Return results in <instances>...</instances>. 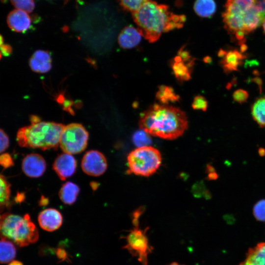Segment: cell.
Here are the masks:
<instances>
[{
  "label": "cell",
  "instance_id": "obj_31",
  "mask_svg": "<svg viewBox=\"0 0 265 265\" xmlns=\"http://www.w3.org/2000/svg\"><path fill=\"white\" fill-rule=\"evenodd\" d=\"M232 96L234 101L241 104L246 102L249 97V94L245 90L238 89L234 92Z\"/></svg>",
  "mask_w": 265,
  "mask_h": 265
},
{
  "label": "cell",
  "instance_id": "obj_19",
  "mask_svg": "<svg viewBox=\"0 0 265 265\" xmlns=\"http://www.w3.org/2000/svg\"><path fill=\"white\" fill-rule=\"evenodd\" d=\"M79 192L80 188L76 184L67 182L60 188L59 197L63 203L71 205L76 201Z\"/></svg>",
  "mask_w": 265,
  "mask_h": 265
},
{
  "label": "cell",
  "instance_id": "obj_38",
  "mask_svg": "<svg viewBox=\"0 0 265 265\" xmlns=\"http://www.w3.org/2000/svg\"><path fill=\"white\" fill-rule=\"evenodd\" d=\"M31 124H35L41 121L40 118L37 116L32 115L30 118Z\"/></svg>",
  "mask_w": 265,
  "mask_h": 265
},
{
  "label": "cell",
  "instance_id": "obj_9",
  "mask_svg": "<svg viewBox=\"0 0 265 265\" xmlns=\"http://www.w3.org/2000/svg\"><path fill=\"white\" fill-rule=\"evenodd\" d=\"M81 167L86 174L92 176H99L106 170L107 161L104 155L96 150H90L83 156Z\"/></svg>",
  "mask_w": 265,
  "mask_h": 265
},
{
  "label": "cell",
  "instance_id": "obj_40",
  "mask_svg": "<svg viewBox=\"0 0 265 265\" xmlns=\"http://www.w3.org/2000/svg\"><path fill=\"white\" fill-rule=\"evenodd\" d=\"M8 265H23V264L19 261H13L11 262Z\"/></svg>",
  "mask_w": 265,
  "mask_h": 265
},
{
  "label": "cell",
  "instance_id": "obj_6",
  "mask_svg": "<svg viewBox=\"0 0 265 265\" xmlns=\"http://www.w3.org/2000/svg\"><path fill=\"white\" fill-rule=\"evenodd\" d=\"M161 155L156 148L150 146L137 147L127 157L128 172L149 177L154 174L161 163Z\"/></svg>",
  "mask_w": 265,
  "mask_h": 265
},
{
  "label": "cell",
  "instance_id": "obj_28",
  "mask_svg": "<svg viewBox=\"0 0 265 265\" xmlns=\"http://www.w3.org/2000/svg\"><path fill=\"white\" fill-rule=\"evenodd\" d=\"M253 214L257 220L265 222V199L258 201L254 205Z\"/></svg>",
  "mask_w": 265,
  "mask_h": 265
},
{
  "label": "cell",
  "instance_id": "obj_3",
  "mask_svg": "<svg viewBox=\"0 0 265 265\" xmlns=\"http://www.w3.org/2000/svg\"><path fill=\"white\" fill-rule=\"evenodd\" d=\"M132 16L142 36L150 43L157 41L163 33L182 27L186 20L184 15L174 14L167 5L152 0L145 2Z\"/></svg>",
  "mask_w": 265,
  "mask_h": 265
},
{
  "label": "cell",
  "instance_id": "obj_21",
  "mask_svg": "<svg viewBox=\"0 0 265 265\" xmlns=\"http://www.w3.org/2000/svg\"><path fill=\"white\" fill-rule=\"evenodd\" d=\"M156 97L160 104L165 105L180 100V96L176 93L172 87L164 85L159 86Z\"/></svg>",
  "mask_w": 265,
  "mask_h": 265
},
{
  "label": "cell",
  "instance_id": "obj_20",
  "mask_svg": "<svg viewBox=\"0 0 265 265\" xmlns=\"http://www.w3.org/2000/svg\"><path fill=\"white\" fill-rule=\"evenodd\" d=\"M193 9L199 16L211 18L216 12V4L214 0H196Z\"/></svg>",
  "mask_w": 265,
  "mask_h": 265
},
{
  "label": "cell",
  "instance_id": "obj_13",
  "mask_svg": "<svg viewBox=\"0 0 265 265\" xmlns=\"http://www.w3.org/2000/svg\"><path fill=\"white\" fill-rule=\"evenodd\" d=\"M38 221L40 226L44 230L53 232L58 229L62 223V216L57 210L46 209L39 214Z\"/></svg>",
  "mask_w": 265,
  "mask_h": 265
},
{
  "label": "cell",
  "instance_id": "obj_32",
  "mask_svg": "<svg viewBox=\"0 0 265 265\" xmlns=\"http://www.w3.org/2000/svg\"><path fill=\"white\" fill-rule=\"evenodd\" d=\"M0 163L4 168H7L14 165L12 158L8 153H4L0 155Z\"/></svg>",
  "mask_w": 265,
  "mask_h": 265
},
{
  "label": "cell",
  "instance_id": "obj_23",
  "mask_svg": "<svg viewBox=\"0 0 265 265\" xmlns=\"http://www.w3.org/2000/svg\"><path fill=\"white\" fill-rule=\"evenodd\" d=\"M0 263L6 264L13 260L16 254V249L13 243L7 239L1 237Z\"/></svg>",
  "mask_w": 265,
  "mask_h": 265
},
{
  "label": "cell",
  "instance_id": "obj_45",
  "mask_svg": "<svg viewBox=\"0 0 265 265\" xmlns=\"http://www.w3.org/2000/svg\"><path fill=\"white\" fill-rule=\"evenodd\" d=\"M168 265H181V264H180L177 262H172L171 263H170V264Z\"/></svg>",
  "mask_w": 265,
  "mask_h": 265
},
{
  "label": "cell",
  "instance_id": "obj_29",
  "mask_svg": "<svg viewBox=\"0 0 265 265\" xmlns=\"http://www.w3.org/2000/svg\"><path fill=\"white\" fill-rule=\"evenodd\" d=\"M177 55L179 56L185 63H186L189 68L193 69L194 65L195 58H193L190 55L189 51L185 48V46H182L177 53Z\"/></svg>",
  "mask_w": 265,
  "mask_h": 265
},
{
  "label": "cell",
  "instance_id": "obj_39",
  "mask_svg": "<svg viewBox=\"0 0 265 265\" xmlns=\"http://www.w3.org/2000/svg\"><path fill=\"white\" fill-rule=\"evenodd\" d=\"M24 198V194L20 193V194H18L17 195V197L16 198V201L18 202H20L23 201Z\"/></svg>",
  "mask_w": 265,
  "mask_h": 265
},
{
  "label": "cell",
  "instance_id": "obj_26",
  "mask_svg": "<svg viewBox=\"0 0 265 265\" xmlns=\"http://www.w3.org/2000/svg\"><path fill=\"white\" fill-rule=\"evenodd\" d=\"M151 0H119L121 6L132 13L138 10L145 2Z\"/></svg>",
  "mask_w": 265,
  "mask_h": 265
},
{
  "label": "cell",
  "instance_id": "obj_4",
  "mask_svg": "<svg viewBox=\"0 0 265 265\" xmlns=\"http://www.w3.org/2000/svg\"><path fill=\"white\" fill-rule=\"evenodd\" d=\"M65 125L53 122L40 121L21 128L17 133V141L22 147L46 150L56 149Z\"/></svg>",
  "mask_w": 265,
  "mask_h": 265
},
{
  "label": "cell",
  "instance_id": "obj_15",
  "mask_svg": "<svg viewBox=\"0 0 265 265\" xmlns=\"http://www.w3.org/2000/svg\"><path fill=\"white\" fill-rule=\"evenodd\" d=\"M142 36L138 29L132 26H128L124 27L119 33L118 42L123 49H130L139 44Z\"/></svg>",
  "mask_w": 265,
  "mask_h": 265
},
{
  "label": "cell",
  "instance_id": "obj_11",
  "mask_svg": "<svg viewBox=\"0 0 265 265\" xmlns=\"http://www.w3.org/2000/svg\"><path fill=\"white\" fill-rule=\"evenodd\" d=\"M53 167L59 178L64 181L74 174L77 167V161L71 154L64 152L56 158Z\"/></svg>",
  "mask_w": 265,
  "mask_h": 265
},
{
  "label": "cell",
  "instance_id": "obj_37",
  "mask_svg": "<svg viewBox=\"0 0 265 265\" xmlns=\"http://www.w3.org/2000/svg\"><path fill=\"white\" fill-rule=\"evenodd\" d=\"M48 199L42 196L40 200L39 201V204L41 206H46L48 204Z\"/></svg>",
  "mask_w": 265,
  "mask_h": 265
},
{
  "label": "cell",
  "instance_id": "obj_10",
  "mask_svg": "<svg viewBox=\"0 0 265 265\" xmlns=\"http://www.w3.org/2000/svg\"><path fill=\"white\" fill-rule=\"evenodd\" d=\"M22 168L26 176L31 178H38L45 172L46 163L40 155L32 153L27 155L24 158Z\"/></svg>",
  "mask_w": 265,
  "mask_h": 265
},
{
  "label": "cell",
  "instance_id": "obj_33",
  "mask_svg": "<svg viewBox=\"0 0 265 265\" xmlns=\"http://www.w3.org/2000/svg\"><path fill=\"white\" fill-rule=\"evenodd\" d=\"M0 153H2L8 148L9 146V139H8L7 135L2 129H0Z\"/></svg>",
  "mask_w": 265,
  "mask_h": 265
},
{
  "label": "cell",
  "instance_id": "obj_7",
  "mask_svg": "<svg viewBox=\"0 0 265 265\" xmlns=\"http://www.w3.org/2000/svg\"><path fill=\"white\" fill-rule=\"evenodd\" d=\"M148 229L147 227L142 230L139 228V224L135 225L127 236L122 237L127 242L123 249H126L132 257H137L141 265H148V255L153 249L147 236Z\"/></svg>",
  "mask_w": 265,
  "mask_h": 265
},
{
  "label": "cell",
  "instance_id": "obj_35",
  "mask_svg": "<svg viewBox=\"0 0 265 265\" xmlns=\"http://www.w3.org/2000/svg\"><path fill=\"white\" fill-rule=\"evenodd\" d=\"M12 47L7 44L0 45V57L2 55L4 56H9L12 53Z\"/></svg>",
  "mask_w": 265,
  "mask_h": 265
},
{
  "label": "cell",
  "instance_id": "obj_34",
  "mask_svg": "<svg viewBox=\"0 0 265 265\" xmlns=\"http://www.w3.org/2000/svg\"><path fill=\"white\" fill-rule=\"evenodd\" d=\"M55 252L56 257L59 261H70L68 254L64 249L61 247H58L55 249Z\"/></svg>",
  "mask_w": 265,
  "mask_h": 265
},
{
  "label": "cell",
  "instance_id": "obj_1",
  "mask_svg": "<svg viewBox=\"0 0 265 265\" xmlns=\"http://www.w3.org/2000/svg\"><path fill=\"white\" fill-rule=\"evenodd\" d=\"M222 18L227 32L243 44L265 18V0H226Z\"/></svg>",
  "mask_w": 265,
  "mask_h": 265
},
{
  "label": "cell",
  "instance_id": "obj_30",
  "mask_svg": "<svg viewBox=\"0 0 265 265\" xmlns=\"http://www.w3.org/2000/svg\"><path fill=\"white\" fill-rule=\"evenodd\" d=\"M191 106L193 109L205 111L208 108V102L204 96L197 95L193 98Z\"/></svg>",
  "mask_w": 265,
  "mask_h": 265
},
{
  "label": "cell",
  "instance_id": "obj_17",
  "mask_svg": "<svg viewBox=\"0 0 265 265\" xmlns=\"http://www.w3.org/2000/svg\"><path fill=\"white\" fill-rule=\"evenodd\" d=\"M239 265H265V242L249 249L245 259Z\"/></svg>",
  "mask_w": 265,
  "mask_h": 265
},
{
  "label": "cell",
  "instance_id": "obj_24",
  "mask_svg": "<svg viewBox=\"0 0 265 265\" xmlns=\"http://www.w3.org/2000/svg\"><path fill=\"white\" fill-rule=\"evenodd\" d=\"M0 206L1 212L10 206V185L2 175L0 177Z\"/></svg>",
  "mask_w": 265,
  "mask_h": 265
},
{
  "label": "cell",
  "instance_id": "obj_41",
  "mask_svg": "<svg viewBox=\"0 0 265 265\" xmlns=\"http://www.w3.org/2000/svg\"><path fill=\"white\" fill-rule=\"evenodd\" d=\"M90 186L93 190H95L98 186V184L97 182H92L90 183Z\"/></svg>",
  "mask_w": 265,
  "mask_h": 265
},
{
  "label": "cell",
  "instance_id": "obj_16",
  "mask_svg": "<svg viewBox=\"0 0 265 265\" xmlns=\"http://www.w3.org/2000/svg\"><path fill=\"white\" fill-rule=\"evenodd\" d=\"M31 69L36 73H45L52 68V57L50 53L46 51L37 50L29 59Z\"/></svg>",
  "mask_w": 265,
  "mask_h": 265
},
{
  "label": "cell",
  "instance_id": "obj_36",
  "mask_svg": "<svg viewBox=\"0 0 265 265\" xmlns=\"http://www.w3.org/2000/svg\"><path fill=\"white\" fill-rule=\"evenodd\" d=\"M207 171L208 172V178L209 180H215L218 178V174L215 172L213 167L210 165H208L207 167Z\"/></svg>",
  "mask_w": 265,
  "mask_h": 265
},
{
  "label": "cell",
  "instance_id": "obj_22",
  "mask_svg": "<svg viewBox=\"0 0 265 265\" xmlns=\"http://www.w3.org/2000/svg\"><path fill=\"white\" fill-rule=\"evenodd\" d=\"M251 115L261 128H265V96L258 98L252 104Z\"/></svg>",
  "mask_w": 265,
  "mask_h": 265
},
{
  "label": "cell",
  "instance_id": "obj_2",
  "mask_svg": "<svg viewBox=\"0 0 265 265\" xmlns=\"http://www.w3.org/2000/svg\"><path fill=\"white\" fill-rule=\"evenodd\" d=\"M139 126L150 135L173 140L187 129L188 120L185 112L179 108L154 104L141 113Z\"/></svg>",
  "mask_w": 265,
  "mask_h": 265
},
{
  "label": "cell",
  "instance_id": "obj_5",
  "mask_svg": "<svg viewBox=\"0 0 265 265\" xmlns=\"http://www.w3.org/2000/svg\"><path fill=\"white\" fill-rule=\"evenodd\" d=\"M1 237L12 241L20 247L35 243L39 238L38 229L28 214L23 217L9 212L0 216Z\"/></svg>",
  "mask_w": 265,
  "mask_h": 265
},
{
  "label": "cell",
  "instance_id": "obj_12",
  "mask_svg": "<svg viewBox=\"0 0 265 265\" xmlns=\"http://www.w3.org/2000/svg\"><path fill=\"white\" fill-rule=\"evenodd\" d=\"M31 19L26 11L19 9L11 11L7 17L9 27L13 31L25 33L31 28Z\"/></svg>",
  "mask_w": 265,
  "mask_h": 265
},
{
  "label": "cell",
  "instance_id": "obj_44",
  "mask_svg": "<svg viewBox=\"0 0 265 265\" xmlns=\"http://www.w3.org/2000/svg\"><path fill=\"white\" fill-rule=\"evenodd\" d=\"M262 26H263V30H264V32L265 33V18L264 19L263 22V23H262Z\"/></svg>",
  "mask_w": 265,
  "mask_h": 265
},
{
  "label": "cell",
  "instance_id": "obj_8",
  "mask_svg": "<svg viewBox=\"0 0 265 265\" xmlns=\"http://www.w3.org/2000/svg\"><path fill=\"white\" fill-rule=\"evenodd\" d=\"M88 139V133L82 125L72 123L65 126L60 136L59 146L64 153L77 154L85 149Z\"/></svg>",
  "mask_w": 265,
  "mask_h": 265
},
{
  "label": "cell",
  "instance_id": "obj_14",
  "mask_svg": "<svg viewBox=\"0 0 265 265\" xmlns=\"http://www.w3.org/2000/svg\"><path fill=\"white\" fill-rule=\"evenodd\" d=\"M246 56L237 49L225 51L221 57L220 64L225 73L238 70Z\"/></svg>",
  "mask_w": 265,
  "mask_h": 265
},
{
  "label": "cell",
  "instance_id": "obj_42",
  "mask_svg": "<svg viewBox=\"0 0 265 265\" xmlns=\"http://www.w3.org/2000/svg\"><path fill=\"white\" fill-rule=\"evenodd\" d=\"M204 61L205 63H209L212 61V58L211 57L207 56L204 58Z\"/></svg>",
  "mask_w": 265,
  "mask_h": 265
},
{
  "label": "cell",
  "instance_id": "obj_43",
  "mask_svg": "<svg viewBox=\"0 0 265 265\" xmlns=\"http://www.w3.org/2000/svg\"><path fill=\"white\" fill-rule=\"evenodd\" d=\"M259 153L260 156H264L265 155V150L263 148H260L259 150Z\"/></svg>",
  "mask_w": 265,
  "mask_h": 265
},
{
  "label": "cell",
  "instance_id": "obj_27",
  "mask_svg": "<svg viewBox=\"0 0 265 265\" xmlns=\"http://www.w3.org/2000/svg\"><path fill=\"white\" fill-rule=\"evenodd\" d=\"M12 4L17 9L27 13H31L35 7L33 0H10Z\"/></svg>",
  "mask_w": 265,
  "mask_h": 265
},
{
  "label": "cell",
  "instance_id": "obj_18",
  "mask_svg": "<svg viewBox=\"0 0 265 265\" xmlns=\"http://www.w3.org/2000/svg\"><path fill=\"white\" fill-rule=\"evenodd\" d=\"M170 65L173 73L178 80L183 82L191 79L193 69L183 61L179 56L174 57L170 61Z\"/></svg>",
  "mask_w": 265,
  "mask_h": 265
},
{
  "label": "cell",
  "instance_id": "obj_25",
  "mask_svg": "<svg viewBox=\"0 0 265 265\" xmlns=\"http://www.w3.org/2000/svg\"><path fill=\"white\" fill-rule=\"evenodd\" d=\"M132 139L134 144L137 147L149 146L152 142L150 134L142 129L134 133Z\"/></svg>",
  "mask_w": 265,
  "mask_h": 265
}]
</instances>
